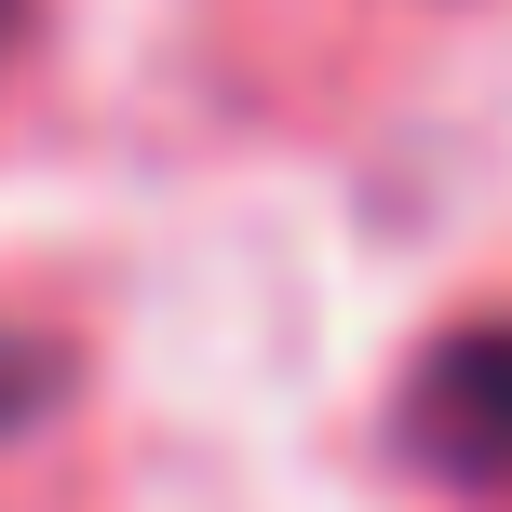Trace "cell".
<instances>
[{
    "instance_id": "obj_1",
    "label": "cell",
    "mask_w": 512,
    "mask_h": 512,
    "mask_svg": "<svg viewBox=\"0 0 512 512\" xmlns=\"http://www.w3.org/2000/svg\"><path fill=\"white\" fill-rule=\"evenodd\" d=\"M405 445L472 499H512V324H459L418 351L405 391Z\"/></svg>"
},
{
    "instance_id": "obj_2",
    "label": "cell",
    "mask_w": 512,
    "mask_h": 512,
    "mask_svg": "<svg viewBox=\"0 0 512 512\" xmlns=\"http://www.w3.org/2000/svg\"><path fill=\"white\" fill-rule=\"evenodd\" d=\"M14 14H27V0H0V41H14Z\"/></svg>"
}]
</instances>
